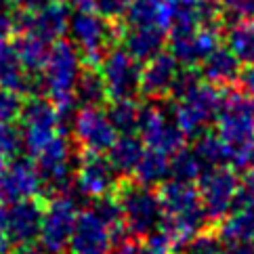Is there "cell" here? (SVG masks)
I'll return each mask as SVG.
<instances>
[{"mask_svg": "<svg viewBox=\"0 0 254 254\" xmlns=\"http://www.w3.org/2000/svg\"><path fill=\"white\" fill-rule=\"evenodd\" d=\"M238 189H240V179L233 168L214 166L199 175L197 191L199 197H202V206L206 210L208 221L221 223L231 212Z\"/></svg>", "mask_w": 254, "mask_h": 254, "instance_id": "9c48e42d", "label": "cell"}, {"mask_svg": "<svg viewBox=\"0 0 254 254\" xmlns=\"http://www.w3.org/2000/svg\"><path fill=\"white\" fill-rule=\"evenodd\" d=\"M137 132L141 134V141L147 147L164 151L166 156H172L179 149L185 147V132L179 128L175 118H170L160 110L158 105H145L139 114Z\"/></svg>", "mask_w": 254, "mask_h": 254, "instance_id": "7c38bea8", "label": "cell"}, {"mask_svg": "<svg viewBox=\"0 0 254 254\" xmlns=\"http://www.w3.org/2000/svg\"><path fill=\"white\" fill-rule=\"evenodd\" d=\"M107 158H110L114 170L122 177H128L137 168L141 153H143V141L134 134H118L114 145L107 149Z\"/></svg>", "mask_w": 254, "mask_h": 254, "instance_id": "484cf974", "label": "cell"}, {"mask_svg": "<svg viewBox=\"0 0 254 254\" xmlns=\"http://www.w3.org/2000/svg\"><path fill=\"white\" fill-rule=\"evenodd\" d=\"M219 238L223 246L254 240V206L231 208V212L221 221Z\"/></svg>", "mask_w": 254, "mask_h": 254, "instance_id": "cb8c5ba5", "label": "cell"}, {"mask_svg": "<svg viewBox=\"0 0 254 254\" xmlns=\"http://www.w3.org/2000/svg\"><path fill=\"white\" fill-rule=\"evenodd\" d=\"M47 40L38 38L30 32H17L15 40H13V47L17 51V57L23 63V67L30 71V74H40V69L47 61L49 55V47H47Z\"/></svg>", "mask_w": 254, "mask_h": 254, "instance_id": "83f0119b", "label": "cell"}, {"mask_svg": "<svg viewBox=\"0 0 254 254\" xmlns=\"http://www.w3.org/2000/svg\"><path fill=\"white\" fill-rule=\"evenodd\" d=\"M69 254H112V233L93 208L78 212L69 238Z\"/></svg>", "mask_w": 254, "mask_h": 254, "instance_id": "ac0fdd59", "label": "cell"}, {"mask_svg": "<svg viewBox=\"0 0 254 254\" xmlns=\"http://www.w3.org/2000/svg\"><path fill=\"white\" fill-rule=\"evenodd\" d=\"M126 21L132 25H158L168 32L170 6L168 0H128L126 6Z\"/></svg>", "mask_w": 254, "mask_h": 254, "instance_id": "d4e9b609", "label": "cell"}, {"mask_svg": "<svg viewBox=\"0 0 254 254\" xmlns=\"http://www.w3.org/2000/svg\"><path fill=\"white\" fill-rule=\"evenodd\" d=\"M80 53L76 51L74 42L59 40L49 49L47 61L40 69L42 90L51 97L61 116L71 112L76 103L74 86L80 76Z\"/></svg>", "mask_w": 254, "mask_h": 254, "instance_id": "3957f363", "label": "cell"}, {"mask_svg": "<svg viewBox=\"0 0 254 254\" xmlns=\"http://www.w3.org/2000/svg\"><path fill=\"white\" fill-rule=\"evenodd\" d=\"M166 38V30L158 28V25H132L128 34L124 36V47L134 59L147 61L153 55L162 53Z\"/></svg>", "mask_w": 254, "mask_h": 254, "instance_id": "7402d4cb", "label": "cell"}, {"mask_svg": "<svg viewBox=\"0 0 254 254\" xmlns=\"http://www.w3.org/2000/svg\"><path fill=\"white\" fill-rule=\"evenodd\" d=\"M223 93L210 82H197L189 88L185 95L179 97L172 118L179 124V128L185 132V137H197L212 120H216L221 110Z\"/></svg>", "mask_w": 254, "mask_h": 254, "instance_id": "5b68a950", "label": "cell"}, {"mask_svg": "<svg viewBox=\"0 0 254 254\" xmlns=\"http://www.w3.org/2000/svg\"><path fill=\"white\" fill-rule=\"evenodd\" d=\"M74 137L84 151L103 153L118 139V130L101 107H82L74 118Z\"/></svg>", "mask_w": 254, "mask_h": 254, "instance_id": "e0dca14e", "label": "cell"}, {"mask_svg": "<svg viewBox=\"0 0 254 254\" xmlns=\"http://www.w3.org/2000/svg\"><path fill=\"white\" fill-rule=\"evenodd\" d=\"M19 254H49L44 248H34V246H28V248H21Z\"/></svg>", "mask_w": 254, "mask_h": 254, "instance_id": "ee69618b", "label": "cell"}, {"mask_svg": "<svg viewBox=\"0 0 254 254\" xmlns=\"http://www.w3.org/2000/svg\"><path fill=\"white\" fill-rule=\"evenodd\" d=\"M216 134L233 170L254 168V97L244 88H229L223 95Z\"/></svg>", "mask_w": 254, "mask_h": 254, "instance_id": "6da1fadb", "label": "cell"}, {"mask_svg": "<svg viewBox=\"0 0 254 254\" xmlns=\"http://www.w3.org/2000/svg\"><path fill=\"white\" fill-rule=\"evenodd\" d=\"M132 175L137 177L139 183L147 185V187L162 185L166 181V177H170V156H166L164 151L153 149V147L143 149L141 160Z\"/></svg>", "mask_w": 254, "mask_h": 254, "instance_id": "4316f807", "label": "cell"}, {"mask_svg": "<svg viewBox=\"0 0 254 254\" xmlns=\"http://www.w3.org/2000/svg\"><path fill=\"white\" fill-rule=\"evenodd\" d=\"M240 59L235 57L231 49L216 47L210 55H208L199 65H202V74L208 78V82L214 86H231L235 80H240Z\"/></svg>", "mask_w": 254, "mask_h": 254, "instance_id": "603a6c76", "label": "cell"}, {"mask_svg": "<svg viewBox=\"0 0 254 254\" xmlns=\"http://www.w3.org/2000/svg\"><path fill=\"white\" fill-rule=\"evenodd\" d=\"M179 76V61L172 53H158L147 59L141 69V90L149 99H164L172 93L175 80Z\"/></svg>", "mask_w": 254, "mask_h": 254, "instance_id": "ffe728a7", "label": "cell"}, {"mask_svg": "<svg viewBox=\"0 0 254 254\" xmlns=\"http://www.w3.org/2000/svg\"><path fill=\"white\" fill-rule=\"evenodd\" d=\"M74 97L84 107H99L107 99V88L99 67H84L74 86Z\"/></svg>", "mask_w": 254, "mask_h": 254, "instance_id": "f1b7e54d", "label": "cell"}, {"mask_svg": "<svg viewBox=\"0 0 254 254\" xmlns=\"http://www.w3.org/2000/svg\"><path fill=\"white\" fill-rule=\"evenodd\" d=\"M78 206L69 191L55 193L49 206L44 208L42 227H40V244L49 254H63L69 246V238L76 225Z\"/></svg>", "mask_w": 254, "mask_h": 254, "instance_id": "ba28073f", "label": "cell"}, {"mask_svg": "<svg viewBox=\"0 0 254 254\" xmlns=\"http://www.w3.org/2000/svg\"><path fill=\"white\" fill-rule=\"evenodd\" d=\"M139 114L141 107L134 103L132 97H122V99H112V105L107 110V118L114 124L118 134H134L139 126Z\"/></svg>", "mask_w": 254, "mask_h": 254, "instance_id": "f546056e", "label": "cell"}, {"mask_svg": "<svg viewBox=\"0 0 254 254\" xmlns=\"http://www.w3.org/2000/svg\"><path fill=\"white\" fill-rule=\"evenodd\" d=\"M112 252L114 254H147V248H143L141 244H137L134 240H126L120 246H116Z\"/></svg>", "mask_w": 254, "mask_h": 254, "instance_id": "ab89813d", "label": "cell"}, {"mask_svg": "<svg viewBox=\"0 0 254 254\" xmlns=\"http://www.w3.org/2000/svg\"><path fill=\"white\" fill-rule=\"evenodd\" d=\"M21 149V130L11 122H0V168L6 166Z\"/></svg>", "mask_w": 254, "mask_h": 254, "instance_id": "836d02e7", "label": "cell"}, {"mask_svg": "<svg viewBox=\"0 0 254 254\" xmlns=\"http://www.w3.org/2000/svg\"><path fill=\"white\" fill-rule=\"evenodd\" d=\"M36 168L42 179V185L55 189V193L69 191L71 185V145L65 137L53 139L38 156H36Z\"/></svg>", "mask_w": 254, "mask_h": 254, "instance_id": "5bb4252c", "label": "cell"}, {"mask_svg": "<svg viewBox=\"0 0 254 254\" xmlns=\"http://www.w3.org/2000/svg\"><path fill=\"white\" fill-rule=\"evenodd\" d=\"M225 248H227V254H254V240L231 244V246H225Z\"/></svg>", "mask_w": 254, "mask_h": 254, "instance_id": "b9f144b4", "label": "cell"}, {"mask_svg": "<svg viewBox=\"0 0 254 254\" xmlns=\"http://www.w3.org/2000/svg\"><path fill=\"white\" fill-rule=\"evenodd\" d=\"M13 4H17L19 8H38L42 4H47L51 2V0H11Z\"/></svg>", "mask_w": 254, "mask_h": 254, "instance_id": "7bdbcfd3", "label": "cell"}, {"mask_svg": "<svg viewBox=\"0 0 254 254\" xmlns=\"http://www.w3.org/2000/svg\"><path fill=\"white\" fill-rule=\"evenodd\" d=\"M69 36L90 63H99L103 55L110 51L112 42L116 40V28L112 19L99 15L97 11H82L78 8L74 17H69Z\"/></svg>", "mask_w": 254, "mask_h": 254, "instance_id": "52a82bcc", "label": "cell"}, {"mask_svg": "<svg viewBox=\"0 0 254 254\" xmlns=\"http://www.w3.org/2000/svg\"><path fill=\"white\" fill-rule=\"evenodd\" d=\"M59 118L61 114L55 103L42 97H32L28 103L21 105V145L32 158L38 156L57 137Z\"/></svg>", "mask_w": 254, "mask_h": 254, "instance_id": "8992f818", "label": "cell"}, {"mask_svg": "<svg viewBox=\"0 0 254 254\" xmlns=\"http://www.w3.org/2000/svg\"><path fill=\"white\" fill-rule=\"evenodd\" d=\"M240 82L242 88L254 97V63H246V67L240 71Z\"/></svg>", "mask_w": 254, "mask_h": 254, "instance_id": "f35d334b", "label": "cell"}, {"mask_svg": "<svg viewBox=\"0 0 254 254\" xmlns=\"http://www.w3.org/2000/svg\"><path fill=\"white\" fill-rule=\"evenodd\" d=\"M76 189L86 197L110 195L118 185V172L114 170L110 158L99 151H82L78 160V170L74 177Z\"/></svg>", "mask_w": 254, "mask_h": 254, "instance_id": "4fadbf2b", "label": "cell"}, {"mask_svg": "<svg viewBox=\"0 0 254 254\" xmlns=\"http://www.w3.org/2000/svg\"><path fill=\"white\" fill-rule=\"evenodd\" d=\"M11 242H8L6 235V225H4V212L0 210V254H8L11 252Z\"/></svg>", "mask_w": 254, "mask_h": 254, "instance_id": "60d3db41", "label": "cell"}, {"mask_svg": "<svg viewBox=\"0 0 254 254\" xmlns=\"http://www.w3.org/2000/svg\"><path fill=\"white\" fill-rule=\"evenodd\" d=\"M160 202L164 210L160 229H164L175 246H185V244L204 231L208 223L206 210L202 206V197L193 183L170 179L160 185Z\"/></svg>", "mask_w": 254, "mask_h": 254, "instance_id": "7a4b0ae2", "label": "cell"}, {"mask_svg": "<svg viewBox=\"0 0 254 254\" xmlns=\"http://www.w3.org/2000/svg\"><path fill=\"white\" fill-rule=\"evenodd\" d=\"M42 214H44V208L34 197L8 204V210L4 212V225H6V235L11 246L21 250L32 246L40 238Z\"/></svg>", "mask_w": 254, "mask_h": 254, "instance_id": "9a60e30c", "label": "cell"}, {"mask_svg": "<svg viewBox=\"0 0 254 254\" xmlns=\"http://www.w3.org/2000/svg\"><path fill=\"white\" fill-rule=\"evenodd\" d=\"M126 6H128V0H93V8L107 19L122 17L126 13Z\"/></svg>", "mask_w": 254, "mask_h": 254, "instance_id": "8d00e7d4", "label": "cell"}, {"mask_svg": "<svg viewBox=\"0 0 254 254\" xmlns=\"http://www.w3.org/2000/svg\"><path fill=\"white\" fill-rule=\"evenodd\" d=\"M38 74H30L17 57V51L11 40L0 38V84L15 90V93H30L38 90L34 86V78Z\"/></svg>", "mask_w": 254, "mask_h": 254, "instance_id": "44dd1931", "label": "cell"}, {"mask_svg": "<svg viewBox=\"0 0 254 254\" xmlns=\"http://www.w3.org/2000/svg\"><path fill=\"white\" fill-rule=\"evenodd\" d=\"M42 189L38 168L30 160L17 158L0 168V206L34 197Z\"/></svg>", "mask_w": 254, "mask_h": 254, "instance_id": "2e32d148", "label": "cell"}, {"mask_svg": "<svg viewBox=\"0 0 254 254\" xmlns=\"http://www.w3.org/2000/svg\"><path fill=\"white\" fill-rule=\"evenodd\" d=\"M219 42H221L219 28L214 23H206L189 34L170 38V53L175 55L179 63H185L187 67H193V65H199L210 55L219 47Z\"/></svg>", "mask_w": 254, "mask_h": 254, "instance_id": "d6986e66", "label": "cell"}, {"mask_svg": "<svg viewBox=\"0 0 254 254\" xmlns=\"http://www.w3.org/2000/svg\"><path fill=\"white\" fill-rule=\"evenodd\" d=\"M193 153H195V158H197L199 164H202L204 170L221 166L223 162H227V158H225V145H223L219 134H212V132L197 134V141L193 145Z\"/></svg>", "mask_w": 254, "mask_h": 254, "instance_id": "4dcf8cb0", "label": "cell"}, {"mask_svg": "<svg viewBox=\"0 0 254 254\" xmlns=\"http://www.w3.org/2000/svg\"><path fill=\"white\" fill-rule=\"evenodd\" d=\"M110 99L134 97L141 90V65L126 49H110L99 61Z\"/></svg>", "mask_w": 254, "mask_h": 254, "instance_id": "30bf717a", "label": "cell"}, {"mask_svg": "<svg viewBox=\"0 0 254 254\" xmlns=\"http://www.w3.org/2000/svg\"><path fill=\"white\" fill-rule=\"evenodd\" d=\"M221 252H223V242L219 233L199 231L185 244V254H221Z\"/></svg>", "mask_w": 254, "mask_h": 254, "instance_id": "e575fe53", "label": "cell"}, {"mask_svg": "<svg viewBox=\"0 0 254 254\" xmlns=\"http://www.w3.org/2000/svg\"><path fill=\"white\" fill-rule=\"evenodd\" d=\"M164 254H172V252H164Z\"/></svg>", "mask_w": 254, "mask_h": 254, "instance_id": "f6af8a7d", "label": "cell"}, {"mask_svg": "<svg viewBox=\"0 0 254 254\" xmlns=\"http://www.w3.org/2000/svg\"><path fill=\"white\" fill-rule=\"evenodd\" d=\"M69 25V6L61 0H51L38 8H21L13 15L15 32H30L42 40H57L67 32Z\"/></svg>", "mask_w": 254, "mask_h": 254, "instance_id": "8fae6325", "label": "cell"}, {"mask_svg": "<svg viewBox=\"0 0 254 254\" xmlns=\"http://www.w3.org/2000/svg\"><path fill=\"white\" fill-rule=\"evenodd\" d=\"M116 199L120 204L124 227L132 238H147L158 231L164 210H162L160 195L151 187L143 183H122L116 191Z\"/></svg>", "mask_w": 254, "mask_h": 254, "instance_id": "277c9868", "label": "cell"}, {"mask_svg": "<svg viewBox=\"0 0 254 254\" xmlns=\"http://www.w3.org/2000/svg\"><path fill=\"white\" fill-rule=\"evenodd\" d=\"M221 6L227 8L231 15H235L238 19L254 15V0H219Z\"/></svg>", "mask_w": 254, "mask_h": 254, "instance_id": "74e56055", "label": "cell"}, {"mask_svg": "<svg viewBox=\"0 0 254 254\" xmlns=\"http://www.w3.org/2000/svg\"><path fill=\"white\" fill-rule=\"evenodd\" d=\"M21 101L15 90L0 84V122H13L21 114Z\"/></svg>", "mask_w": 254, "mask_h": 254, "instance_id": "d590c367", "label": "cell"}, {"mask_svg": "<svg viewBox=\"0 0 254 254\" xmlns=\"http://www.w3.org/2000/svg\"><path fill=\"white\" fill-rule=\"evenodd\" d=\"M204 172L202 164L197 162L193 149H179L170 156V179L185 181V183H193Z\"/></svg>", "mask_w": 254, "mask_h": 254, "instance_id": "d6a6232c", "label": "cell"}, {"mask_svg": "<svg viewBox=\"0 0 254 254\" xmlns=\"http://www.w3.org/2000/svg\"><path fill=\"white\" fill-rule=\"evenodd\" d=\"M227 42L242 63H254V21H238L227 34Z\"/></svg>", "mask_w": 254, "mask_h": 254, "instance_id": "1f68e13d", "label": "cell"}]
</instances>
